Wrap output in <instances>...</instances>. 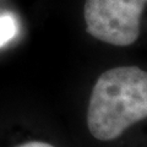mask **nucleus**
<instances>
[{
  "instance_id": "f257e3e1",
  "label": "nucleus",
  "mask_w": 147,
  "mask_h": 147,
  "mask_svg": "<svg viewBox=\"0 0 147 147\" xmlns=\"http://www.w3.org/2000/svg\"><path fill=\"white\" fill-rule=\"evenodd\" d=\"M147 118V71L120 66L104 71L92 88L87 126L100 141H112Z\"/></svg>"
},
{
  "instance_id": "f03ea898",
  "label": "nucleus",
  "mask_w": 147,
  "mask_h": 147,
  "mask_svg": "<svg viewBox=\"0 0 147 147\" xmlns=\"http://www.w3.org/2000/svg\"><path fill=\"white\" fill-rule=\"evenodd\" d=\"M147 0H86L87 32L100 42L127 47L140 36L141 15Z\"/></svg>"
},
{
  "instance_id": "7ed1b4c3",
  "label": "nucleus",
  "mask_w": 147,
  "mask_h": 147,
  "mask_svg": "<svg viewBox=\"0 0 147 147\" xmlns=\"http://www.w3.org/2000/svg\"><path fill=\"white\" fill-rule=\"evenodd\" d=\"M16 21L11 15L0 16V45L7 43L16 34Z\"/></svg>"
},
{
  "instance_id": "20e7f679",
  "label": "nucleus",
  "mask_w": 147,
  "mask_h": 147,
  "mask_svg": "<svg viewBox=\"0 0 147 147\" xmlns=\"http://www.w3.org/2000/svg\"><path fill=\"white\" fill-rule=\"evenodd\" d=\"M18 147H54V146L47 144V142H42V141H30Z\"/></svg>"
}]
</instances>
